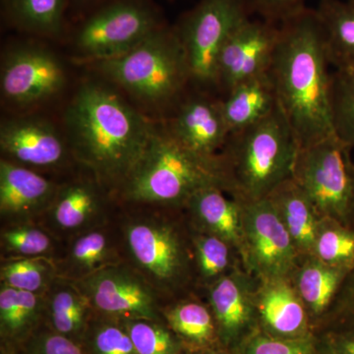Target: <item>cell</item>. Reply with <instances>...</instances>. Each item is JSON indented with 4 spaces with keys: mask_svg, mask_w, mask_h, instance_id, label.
<instances>
[{
    "mask_svg": "<svg viewBox=\"0 0 354 354\" xmlns=\"http://www.w3.org/2000/svg\"><path fill=\"white\" fill-rule=\"evenodd\" d=\"M330 64L322 23L305 6L279 23L267 74L299 148L333 136Z\"/></svg>",
    "mask_w": 354,
    "mask_h": 354,
    "instance_id": "cell-2",
    "label": "cell"
},
{
    "mask_svg": "<svg viewBox=\"0 0 354 354\" xmlns=\"http://www.w3.org/2000/svg\"><path fill=\"white\" fill-rule=\"evenodd\" d=\"M349 272L308 255L298 258L290 279L308 312L314 334L329 311Z\"/></svg>",
    "mask_w": 354,
    "mask_h": 354,
    "instance_id": "cell-22",
    "label": "cell"
},
{
    "mask_svg": "<svg viewBox=\"0 0 354 354\" xmlns=\"http://www.w3.org/2000/svg\"><path fill=\"white\" fill-rule=\"evenodd\" d=\"M249 0H200L174 29L189 64L192 85L215 88L218 53L239 26L252 17Z\"/></svg>",
    "mask_w": 354,
    "mask_h": 354,
    "instance_id": "cell-8",
    "label": "cell"
},
{
    "mask_svg": "<svg viewBox=\"0 0 354 354\" xmlns=\"http://www.w3.org/2000/svg\"><path fill=\"white\" fill-rule=\"evenodd\" d=\"M70 0H2L6 20L16 29L41 38H57L64 30Z\"/></svg>",
    "mask_w": 354,
    "mask_h": 354,
    "instance_id": "cell-29",
    "label": "cell"
},
{
    "mask_svg": "<svg viewBox=\"0 0 354 354\" xmlns=\"http://www.w3.org/2000/svg\"><path fill=\"white\" fill-rule=\"evenodd\" d=\"M118 213L123 261L155 288L165 305L198 292L193 232L184 211L121 206Z\"/></svg>",
    "mask_w": 354,
    "mask_h": 354,
    "instance_id": "cell-3",
    "label": "cell"
},
{
    "mask_svg": "<svg viewBox=\"0 0 354 354\" xmlns=\"http://www.w3.org/2000/svg\"><path fill=\"white\" fill-rule=\"evenodd\" d=\"M312 255L325 264L351 272L354 268V230L342 221L322 216Z\"/></svg>",
    "mask_w": 354,
    "mask_h": 354,
    "instance_id": "cell-32",
    "label": "cell"
},
{
    "mask_svg": "<svg viewBox=\"0 0 354 354\" xmlns=\"http://www.w3.org/2000/svg\"><path fill=\"white\" fill-rule=\"evenodd\" d=\"M162 316L172 332L191 349L200 351L221 344L215 318L200 291L165 304Z\"/></svg>",
    "mask_w": 354,
    "mask_h": 354,
    "instance_id": "cell-25",
    "label": "cell"
},
{
    "mask_svg": "<svg viewBox=\"0 0 354 354\" xmlns=\"http://www.w3.org/2000/svg\"><path fill=\"white\" fill-rule=\"evenodd\" d=\"M257 285L258 279L239 267L201 291L215 318L221 346L230 353L258 330Z\"/></svg>",
    "mask_w": 354,
    "mask_h": 354,
    "instance_id": "cell-16",
    "label": "cell"
},
{
    "mask_svg": "<svg viewBox=\"0 0 354 354\" xmlns=\"http://www.w3.org/2000/svg\"><path fill=\"white\" fill-rule=\"evenodd\" d=\"M60 181L0 158L2 225L39 223L57 194Z\"/></svg>",
    "mask_w": 354,
    "mask_h": 354,
    "instance_id": "cell-18",
    "label": "cell"
},
{
    "mask_svg": "<svg viewBox=\"0 0 354 354\" xmlns=\"http://www.w3.org/2000/svg\"><path fill=\"white\" fill-rule=\"evenodd\" d=\"M346 225L354 230V165L353 167V183H351V197H349Z\"/></svg>",
    "mask_w": 354,
    "mask_h": 354,
    "instance_id": "cell-43",
    "label": "cell"
},
{
    "mask_svg": "<svg viewBox=\"0 0 354 354\" xmlns=\"http://www.w3.org/2000/svg\"><path fill=\"white\" fill-rule=\"evenodd\" d=\"M290 234L298 257L312 255L322 216L292 177L279 184L267 197Z\"/></svg>",
    "mask_w": 354,
    "mask_h": 354,
    "instance_id": "cell-23",
    "label": "cell"
},
{
    "mask_svg": "<svg viewBox=\"0 0 354 354\" xmlns=\"http://www.w3.org/2000/svg\"><path fill=\"white\" fill-rule=\"evenodd\" d=\"M192 232L198 291L201 292L237 268L243 267L241 255L228 242L215 235Z\"/></svg>",
    "mask_w": 354,
    "mask_h": 354,
    "instance_id": "cell-31",
    "label": "cell"
},
{
    "mask_svg": "<svg viewBox=\"0 0 354 354\" xmlns=\"http://www.w3.org/2000/svg\"><path fill=\"white\" fill-rule=\"evenodd\" d=\"M137 354H181L183 344L165 321L120 319Z\"/></svg>",
    "mask_w": 354,
    "mask_h": 354,
    "instance_id": "cell-35",
    "label": "cell"
},
{
    "mask_svg": "<svg viewBox=\"0 0 354 354\" xmlns=\"http://www.w3.org/2000/svg\"><path fill=\"white\" fill-rule=\"evenodd\" d=\"M162 127L179 144L206 157L218 156L230 136L221 97L202 88L184 95Z\"/></svg>",
    "mask_w": 354,
    "mask_h": 354,
    "instance_id": "cell-17",
    "label": "cell"
},
{
    "mask_svg": "<svg viewBox=\"0 0 354 354\" xmlns=\"http://www.w3.org/2000/svg\"><path fill=\"white\" fill-rule=\"evenodd\" d=\"M193 230L215 235L241 257L242 204L218 186L198 191L183 209Z\"/></svg>",
    "mask_w": 354,
    "mask_h": 354,
    "instance_id": "cell-21",
    "label": "cell"
},
{
    "mask_svg": "<svg viewBox=\"0 0 354 354\" xmlns=\"http://www.w3.org/2000/svg\"><path fill=\"white\" fill-rule=\"evenodd\" d=\"M351 150L333 135L298 149L291 171L293 180L306 193L320 216L344 225L353 183Z\"/></svg>",
    "mask_w": 354,
    "mask_h": 354,
    "instance_id": "cell-9",
    "label": "cell"
},
{
    "mask_svg": "<svg viewBox=\"0 0 354 354\" xmlns=\"http://www.w3.org/2000/svg\"><path fill=\"white\" fill-rule=\"evenodd\" d=\"M319 328H322L323 334L354 329V268L344 279L332 306L317 329Z\"/></svg>",
    "mask_w": 354,
    "mask_h": 354,
    "instance_id": "cell-38",
    "label": "cell"
},
{
    "mask_svg": "<svg viewBox=\"0 0 354 354\" xmlns=\"http://www.w3.org/2000/svg\"><path fill=\"white\" fill-rule=\"evenodd\" d=\"M57 278V267L53 260L46 258L1 259L0 283L15 290L44 295Z\"/></svg>",
    "mask_w": 354,
    "mask_h": 354,
    "instance_id": "cell-33",
    "label": "cell"
},
{
    "mask_svg": "<svg viewBox=\"0 0 354 354\" xmlns=\"http://www.w3.org/2000/svg\"><path fill=\"white\" fill-rule=\"evenodd\" d=\"M81 344L86 354H137L120 319L95 313Z\"/></svg>",
    "mask_w": 354,
    "mask_h": 354,
    "instance_id": "cell-36",
    "label": "cell"
},
{
    "mask_svg": "<svg viewBox=\"0 0 354 354\" xmlns=\"http://www.w3.org/2000/svg\"><path fill=\"white\" fill-rule=\"evenodd\" d=\"M165 25L148 0H111L81 23L73 36V57L88 65L120 57Z\"/></svg>",
    "mask_w": 354,
    "mask_h": 354,
    "instance_id": "cell-7",
    "label": "cell"
},
{
    "mask_svg": "<svg viewBox=\"0 0 354 354\" xmlns=\"http://www.w3.org/2000/svg\"><path fill=\"white\" fill-rule=\"evenodd\" d=\"M1 354H22V353H14L13 349L6 348V349H4V351H2Z\"/></svg>",
    "mask_w": 354,
    "mask_h": 354,
    "instance_id": "cell-46",
    "label": "cell"
},
{
    "mask_svg": "<svg viewBox=\"0 0 354 354\" xmlns=\"http://www.w3.org/2000/svg\"><path fill=\"white\" fill-rule=\"evenodd\" d=\"M194 354H227L225 351H221V349L216 348L200 349V351H195Z\"/></svg>",
    "mask_w": 354,
    "mask_h": 354,
    "instance_id": "cell-45",
    "label": "cell"
},
{
    "mask_svg": "<svg viewBox=\"0 0 354 354\" xmlns=\"http://www.w3.org/2000/svg\"><path fill=\"white\" fill-rule=\"evenodd\" d=\"M212 186L225 190L218 156L193 152L158 125L150 145L114 202L120 206L183 211L193 195Z\"/></svg>",
    "mask_w": 354,
    "mask_h": 354,
    "instance_id": "cell-4",
    "label": "cell"
},
{
    "mask_svg": "<svg viewBox=\"0 0 354 354\" xmlns=\"http://www.w3.org/2000/svg\"><path fill=\"white\" fill-rule=\"evenodd\" d=\"M121 262L122 248L116 216L65 242L62 255L55 261L57 277L75 283Z\"/></svg>",
    "mask_w": 354,
    "mask_h": 354,
    "instance_id": "cell-19",
    "label": "cell"
},
{
    "mask_svg": "<svg viewBox=\"0 0 354 354\" xmlns=\"http://www.w3.org/2000/svg\"><path fill=\"white\" fill-rule=\"evenodd\" d=\"M315 10L322 23L330 66L354 68V2L320 0Z\"/></svg>",
    "mask_w": 354,
    "mask_h": 354,
    "instance_id": "cell-28",
    "label": "cell"
},
{
    "mask_svg": "<svg viewBox=\"0 0 354 354\" xmlns=\"http://www.w3.org/2000/svg\"><path fill=\"white\" fill-rule=\"evenodd\" d=\"M65 244L39 223L2 225L0 232L1 259L46 258L57 260Z\"/></svg>",
    "mask_w": 354,
    "mask_h": 354,
    "instance_id": "cell-30",
    "label": "cell"
},
{
    "mask_svg": "<svg viewBox=\"0 0 354 354\" xmlns=\"http://www.w3.org/2000/svg\"><path fill=\"white\" fill-rule=\"evenodd\" d=\"M251 11L262 19L279 24L300 9L304 8L306 0H249Z\"/></svg>",
    "mask_w": 354,
    "mask_h": 354,
    "instance_id": "cell-40",
    "label": "cell"
},
{
    "mask_svg": "<svg viewBox=\"0 0 354 354\" xmlns=\"http://www.w3.org/2000/svg\"><path fill=\"white\" fill-rule=\"evenodd\" d=\"M221 99L230 134L262 120L279 106L267 73L239 84Z\"/></svg>",
    "mask_w": 354,
    "mask_h": 354,
    "instance_id": "cell-27",
    "label": "cell"
},
{
    "mask_svg": "<svg viewBox=\"0 0 354 354\" xmlns=\"http://www.w3.org/2000/svg\"><path fill=\"white\" fill-rule=\"evenodd\" d=\"M317 337H318L319 354H339L335 351L329 339L325 335H322L321 337L317 335Z\"/></svg>",
    "mask_w": 354,
    "mask_h": 354,
    "instance_id": "cell-42",
    "label": "cell"
},
{
    "mask_svg": "<svg viewBox=\"0 0 354 354\" xmlns=\"http://www.w3.org/2000/svg\"><path fill=\"white\" fill-rule=\"evenodd\" d=\"M44 324V295L0 283V335L6 348L24 346Z\"/></svg>",
    "mask_w": 354,
    "mask_h": 354,
    "instance_id": "cell-26",
    "label": "cell"
},
{
    "mask_svg": "<svg viewBox=\"0 0 354 354\" xmlns=\"http://www.w3.org/2000/svg\"><path fill=\"white\" fill-rule=\"evenodd\" d=\"M279 37V24L247 19L223 44L216 65L215 88L221 97L239 84L267 73Z\"/></svg>",
    "mask_w": 354,
    "mask_h": 354,
    "instance_id": "cell-15",
    "label": "cell"
},
{
    "mask_svg": "<svg viewBox=\"0 0 354 354\" xmlns=\"http://www.w3.org/2000/svg\"><path fill=\"white\" fill-rule=\"evenodd\" d=\"M72 1L77 2V3L83 6H95L101 7L104 6V4L108 3L111 0H72ZM99 7H97V8H99Z\"/></svg>",
    "mask_w": 354,
    "mask_h": 354,
    "instance_id": "cell-44",
    "label": "cell"
},
{
    "mask_svg": "<svg viewBox=\"0 0 354 354\" xmlns=\"http://www.w3.org/2000/svg\"><path fill=\"white\" fill-rule=\"evenodd\" d=\"M94 310L74 281L59 278L44 293V325L53 332L82 344Z\"/></svg>",
    "mask_w": 354,
    "mask_h": 354,
    "instance_id": "cell-24",
    "label": "cell"
},
{
    "mask_svg": "<svg viewBox=\"0 0 354 354\" xmlns=\"http://www.w3.org/2000/svg\"><path fill=\"white\" fill-rule=\"evenodd\" d=\"M22 348V354H86L82 344L53 332L44 324Z\"/></svg>",
    "mask_w": 354,
    "mask_h": 354,
    "instance_id": "cell-39",
    "label": "cell"
},
{
    "mask_svg": "<svg viewBox=\"0 0 354 354\" xmlns=\"http://www.w3.org/2000/svg\"><path fill=\"white\" fill-rule=\"evenodd\" d=\"M66 72L48 48L23 44L6 51L0 68L2 101L14 109H28L50 101L66 87Z\"/></svg>",
    "mask_w": 354,
    "mask_h": 354,
    "instance_id": "cell-11",
    "label": "cell"
},
{
    "mask_svg": "<svg viewBox=\"0 0 354 354\" xmlns=\"http://www.w3.org/2000/svg\"><path fill=\"white\" fill-rule=\"evenodd\" d=\"M330 99L335 136L353 149L354 68L332 72Z\"/></svg>",
    "mask_w": 354,
    "mask_h": 354,
    "instance_id": "cell-34",
    "label": "cell"
},
{
    "mask_svg": "<svg viewBox=\"0 0 354 354\" xmlns=\"http://www.w3.org/2000/svg\"><path fill=\"white\" fill-rule=\"evenodd\" d=\"M326 337L339 354H354V329L327 333Z\"/></svg>",
    "mask_w": 354,
    "mask_h": 354,
    "instance_id": "cell-41",
    "label": "cell"
},
{
    "mask_svg": "<svg viewBox=\"0 0 354 354\" xmlns=\"http://www.w3.org/2000/svg\"><path fill=\"white\" fill-rule=\"evenodd\" d=\"M255 305L260 332L281 339L314 335L308 312L290 278L258 279Z\"/></svg>",
    "mask_w": 354,
    "mask_h": 354,
    "instance_id": "cell-20",
    "label": "cell"
},
{
    "mask_svg": "<svg viewBox=\"0 0 354 354\" xmlns=\"http://www.w3.org/2000/svg\"><path fill=\"white\" fill-rule=\"evenodd\" d=\"M114 200L94 176L82 169L80 174L60 181L50 208L39 223L64 242L113 220Z\"/></svg>",
    "mask_w": 354,
    "mask_h": 354,
    "instance_id": "cell-14",
    "label": "cell"
},
{
    "mask_svg": "<svg viewBox=\"0 0 354 354\" xmlns=\"http://www.w3.org/2000/svg\"><path fill=\"white\" fill-rule=\"evenodd\" d=\"M76 285L87 297L95 314L115 319L165 321L164 300L124 261L77 281Z\"/></svg>",
    "mask_w": 354,
    "mask_h": 354,
    "instance_id": "cell-13",
    "label": "cell"
},
{
    "mask_svg": "<svg viewBox=\"0 0 354 354\" xmlns=\"http://www.w3.org/2000/svg\"><path fill=\"white\" fill-rule=\"evenodd\" d=\"M241 204L244 269L258 279L290 278L299 257L276 209L268 198Z\"/></svg>",
    "mask_w": 354,
    "mask_h": 354,
    "instance_id": "cell-10",
    "label": "cell"
},
{
    "mask_svg": "<svg viewBox=\"0 0 354 354\" xmlns=\"http://www.w3.org/2000/svg\"><path fill=\"white\" fill-rule=\"evenodd\" d=\"M232 354H319L318 337L281 339L257 330Z\"/></svg>",
    "mask_w": 354,
    "mask_h": 354,
    "instance_id": "cell-37",
    "label": "cell"
},
{
    "mask_svg": "<svg viewBox=\"0 0 354 354\" xmlns=\"http://www.w3.org/2000/svg\"><path fill=\"white\" fill-rule=\"evenodd\" d=\"M351 1H353L354 2V0H351Z\"/></svg>",
    "mask_w": 354,
    "mask_h": 354,
    "instance_id": "cell-47",
    "label": "cell"
},
{
    "mask_svg": "<svg viewBox=\"0 0 354 354\" xmlns=\"http://www.w3.org/2000/svg\"><path fill=\"white\" fill-rule=\"evenodd\" d=\"M64 121L77 164L113 200L139 164L158 127L118 91L97 81L81 84Z\"/></svg>",
    "mask_w": 354,
    "mask_h": 354,
    "instance_id": "cell-1",
    "label": "cell"
},
{
    "mask_svg": "<svg viewBox=\"0 0 354 354\" xmlns=\"http://www.w3.org/2000/svg\"><path fill=\"white\" fill-rule=\"evenodd\" d=\"M0 152L3 160L46 176L79 167L64 131L50 120L31 114L1 121Z\"/></svg>",
    "mask_w": 354,
    "mask_h": 354,
    "instance_id": "cell-12",
    "label": "cell"
},
{
    "mask_svg": "<svg viewBox=\"0 0 354 354\" xmlns=\"http://www.w3.org/2000/svg\"><path fill=\"white\" fill-rule=\"evenodd\" d=\"M88 66L133 99L155 108L174 109L192 84L178 35L167 24L124 55Z\"/></svg>",
    "mask_w": 354,
    "mask_h": 354,
    "instance_id": "cell-6",
    "label": "cell"
},
{
    "mask_svg": "<svg viewBox=\"0 0 354 354\" xmlns=\"http://www.w3.org/2000/svg\"><path fill=\"white\" fill-rule=\"evenodd\" d=\"M298 143L281 109L232 132L218 153L225 191L241 203L265 199L290 178Z\"/></svg>",
    "mask_w": 354,
    "mask_h": 354,
    "instance_id": "cell-5",
    "label": "cell"
}]
</instances>
